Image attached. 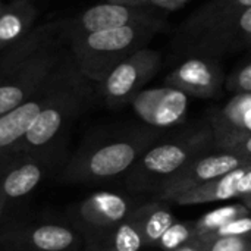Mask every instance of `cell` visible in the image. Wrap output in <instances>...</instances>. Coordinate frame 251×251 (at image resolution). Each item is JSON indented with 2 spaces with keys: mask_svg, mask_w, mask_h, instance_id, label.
<instances>
[{
  "mask_svg": "<svg viewBox=\"0 0 251 251\" xmlns=\"http://www.w3.org/2000/svg\"><path fill=\"white\" fill-rule=\"evenodd\" d=\"M88 81L76 69L66 49L60 65L51 76L46 106L15 151L56 149L60 137L81 115L90 99Z\"/></svg>",
  "mask_w": 251,
  "mask_h": 251,
  "instance_id": "obj_1",
  "label": "cell"
},
{
  "mask_svg": "<svg viewBox=\"0 0 251 251\" xmlns=\"http://www.w3.org/2000/svg\"><path fill=\"white\" fill-rule=\"evenodd\" d=\"M38 18L32 0H10L0 9V51L28 35Z\"/></svg>",
  "mask_w": 251,
  "mask_h": 251,
  "instance_id": "obj_13",
  "label": "cell"
},
{
  "mask_svg": "<svg viewBox=\"0 0 251 251\" xmlns=\"http://www.w3.org/2000/svg\"><path fill=\"white\" fill-rule=\"evenodd\" d=\"M251 215V212L243 204V203H235V204H226L222 207H218L212 212H207L201 215L200 219L196 221V232L197 237H204L207 234H212L226 225L228 222Z\"/></svg>",
  "mask_w": 251,
  "mask_h": 251,
  "instance_id": "obj_18",
  "label": "cell"
},
{
  "mask_svg": "<svg viewBox=\"0 0 251 251\" xmlns=\"http://www.w3.org/2000/svg\"><path fill=\"white\" fill-rule=\"evenodd\" d=\"M222 153H232V154H237V156L244 157L247 160H251V135L241 140V141H238V143H235L234 146L228 147Z\"/></svg>",
  "mask_w": 251,
  "mask_h": 251,
  "instance_id": "obj_23",
  "label": "cell"
},
{
  "mask_svg": "<svg viewBox=\"0 0 251 251\" xmlns=\"http://www.w3.org/2000/svg\"><path fill=\"white\" fill-rule=\"evenodd\" d=\"M6 203L0 199V224H1V219H3V213H4V210H6Z\"/></svg>",
  "mask_w": 251,
  "mask_h": 251,
  "instance_id": "obj_29",
  "label": "cell"
},
{
  "mask_svg": "<svg viewBox=\"0 0 251 251\" xmlns=\"http://www.w3.org/2000/svg\"><path fill=\"white\" fill-rule=\"evenodd\" d=\"M251 234V215L243 216V218H237L231 222H228L226 225H224L222 228H219L218 231L207 234L204 237H199V238H222V237H240V235H249Z\"/></svg>",
  "mask_w": 251,
  "mask_h": 251,
  "instance_id": "obj_22",
  "label": "cell"
},
{
  "mask_svg": "<svg viewBox=\"0 0 251 251\" xmlns=\"http://www.w3.org/2000/svg\"><path fill=\"white\" fill-rule=\"evenodd\" d=\"M57 157V147L3 156L0 159V199L6 206L29 196L56 168Z\"/></svg>",
  "mask_w": 251,
  "mask_h": 251,
  "instance_id": "obj_6",
  "label": "cell"
},
{
  "mask_svg": "<svg viewBox=\"0 0 251 251\" xmlns=\"http://www.w3.org/2000/svg\"><path fill=\"white\" fill-rule=\"evenodd\" d=\"M63 46L60 35L21 65L0 72V116L26 101L50 79L66 53Z\"/></svg>",
  "mask_w": 251,
  "mask_h": 251,
  "instance_id": "obj_4",
  "label": "cell"
},
{
  "mask_svg": "<svg viewBox=\"0 0 251 251\" xmlns=\"http://www.w3.org/2000/svg\"><path fill=\"white\" fill-rule=\"evenodd\" d=\"M137 206L124 194L97 191L71 209L69 222L87 238L126 221Z\"/></svg>",
  "mask_w": 251,
  "mask_h": 251,
  "instance_id": "obj_8",
  "label": "cell"
},
{
  "mask_svg": "<svg viewBox=\"0 0 251 251\" xmlns=\"http://www.w3.org/2000/svg\"><path fill=\"white\" fill-rule=\"evenodd\" d=\"M178 78L182 84L201 91H207L213 85V76L210 69L204 62L197 59L184 63L178 71Z\"/></svg>",
  "mask_w": 251,
  "mask_h": 251,
  "instance_id": "obj_19",
  "label": "cell"
},
{
  "mask_svg": "<svg viewBox=\"0 0 251 251\" xmlns=\"http://www.w3.org/2000/svg\"><path fill=\"white\" fill-rule=\"evenodd\" d=\"M143 247L140 232L126 219L106 231L84 238L82 251H141Z\"/></svg>",
  "mask_w": 251,
  "mask_h": 251,
  "instance_id": "obj_16",
  "label": "cell"
},
{
  "mask_svg": "<svg viewBox=\"0 0 251 251\" xmlns=\"http://www.w3.org/2000/svg\"><path fill=\"white\" fill-rule=\"evenodd\" d=\"M247 165H251V160L232 153H206L193 159L178 172L160 182L151 194L159 201L174 203L182 194Z\"/></svg>",
  "mask_w": 251,
  "mask_h": 251,
  "instance_id": "obj_7",
  "label": "cell"
},
{
  "mask_svg": "<svg viewBox=\"0 0 251 251\" xmlns=\"http://www.w3.org/2000/svg\"><path fill=\"white\" fill-rule=\"evenodd\" d=\"M196 238H197L196 221L194 222H175L163 234L157 246L162 251H175Z\"/></svg>",
  "mask_w": 251,
  "mask_h": 251,
  "instance_id": "obj_20",
  "label": "cell"
},
{
  "mask_svg": "<svg viewBox=\"0 0 251 251\" xmlns=\"http://www.w3.org/2000/svg\"><path fill=\"white\" fill-rule=\"evenodd\" d=\"M240 25L244 31L251 32V6L243 13L241 19H240Z\"/></svg>",
  "mask_w": 251,
  "mask_h": 251,
  "instance_id": "obj_27",
  "label": "cell"
},
{
  "mask_svg": "<svg viewBox=\"0 0 251 251\" xmlns=\"http://www.w3.org/2000/svg\"><path fill=\"white\" fill-rule=\"evenodd\" d=\"M213 131L206 129L150 147L125 174V187L132 193H153L188 162L213 149Z\"/></svg>",
  "mask_w": 251,
  "mask_h": 251,
  "instance_id": "obj_3",
  "label": "cell"
},
{
  "mask_svg": "<svg viewBox=\"0 0 251 251\" xmlns=\"http://www.w3.org/2000/svg\"><path fill=\"white\" fill-rule=\"evenodd\" d=\"M165 203L156 200L138 204L128 218L140 232L144 247L157 246L163 234L176 222L174 213Z\"/></svg>",
  "mask_w": 251,
  "mask_h": 251,
  "instance_id": "obj_14",
  "label": "cell"
},
{
  "mask_svg": "<svg viewBox=\"0 0 251 251\" xmlns=\"http://www.w3.org/2000/svg\"><path fill=\"white\" fill-rule=\"evenodd\" d=\"M3 4H4V1H3V0H0V9L3 7Z\"/></svg>",
  "mask_w": 251,
  "mask_h": 251,
  "instance_id": "obj_31",
  "label": "cell"
},
{
  "mask_svg": "<svg viewBox=\"0 0 251 251\" xmlns=\"http://www.w3.org/2000/svg\"><path fill=\"white\" fill-rule=\"evenodd\" d=\"M240 203H243V204L251 212V194L244 196V197H240Z\"/></svg>",
  "mask_w": 251,
  "mask_h": 251,
  "instance_id": "obj_28",
  "label": "cell"
},
{
  "mask_svg": "<svg viewBox=\"0 0 251 251\" xmlns=\"http://www.w3.org/2000/svg\"><path fill=\"white\" fill-rule=\"evenodd\" d=\"M249 166L250 165L238 168L219 178H215L182 194L174 203L179 206H196V204H209L215 201H226L229 199L238 197V184Z\"/></svg>",
  "mask_w": 251,
  "mask_h": 251,
  "instance_id": "obj_15",
  "label": "cell"
},
{
  "mask_svg": "<svg viewBox=\"0 0 251 251\" xmlns=\"http://www.w3.org/2000/svg\"><path fill=\"white\" fill-rule=\"evenodd\" d=\"M237 84H238V87H240L243 91L251 93V63L241 71Z\"/></svg>",
  "mask_w": 251,
  "mask_h": 251,
  "instance_id": "obj_25",
  "label": "cell"
},
{
  "mask_svg": "<svg viewBox=\"0 0 251 251\" xmlns=\"http://www.w3.org/2000/svg\"><path fill=\"white\" fill-rule=\"evenodd\" d=\"M131 10L119 3H101L88 7L75 18L60 21L62 37L66 43L71 38L128 25Z\"/></svg>",
  "mask_w": 251,
  "mask_h": 251,
  "instance_id": "obj_11",
  "label": "cell"
},
{
  "mask_svg": "<svg viewBox=\"0 0 251 251\" xmlns=\"http://www.w3.org/2000/svg\"><path fill=\"white\" fill-rule=\"evenodd\" d=\"M175 251H207V250H206L204 243L197 237L196 240H193V241H190V243L184 244L182 247L176 249Z\"/></svg>",
  "mask_w": 251,
  "mask_h": 251,
  "instance_id": "obj_26",
  "label": "cell"
},
{
  "mask_svg": "<svg viewBox=\"0 0 251 251\" xmlns=\"http://www.w3.org/2000/svg\"><path fill=\"white\" fill-rule=\"evenodd\" d=\"M154 140V135L146 132L82 147L62 168L59 179L66 184L91 185L125 176Z\"/></svg>",
  "mask_w": 251,
  "mask_h": 251,
  "instance_id": "obj_2",
  "label": "cell"
},
{
  "mask_svg": "<svg viewBox=\"0 0 251 251\" xmlns=\"http://www.w3.org/2000/svg\"><path fill=\"white\" fill-rule=\"evenodd\" d=\"M207 251H251V234L240 237L200 238Z\"/></svg>",
  "mask_w": 251,
  "mask_h": 251,
  "instance_id": "obj_21",
  "label": "cell"
},
{
  "mask_svg": "<svg viewBox=\"0 0 251 251\" xmlns=\"http://www.w3.org/2000/svg\"><path fill=\"white\" fill-rule=\"evenodd\" d=\"M140 79V69L132 62L118 63L106 76L101 79V93L110 104H119L128 100Z\"/></svg>",
  "mask_w": 251,
  "mask_h": 251,
  "instance_id": "obj_17",
  "label": "cell"
},
{
  "mask_svg": "<svg viewBox=\"0 0 251 251\" xmlns=\"http://www.w3.org/2000/svg\"><path fill=\"white\" fill-rule=\"evenodd\" d=\"M251 135V94L235 99L213 125V149L225 151L228 147Z\"/></svg>",
  "mask_w": 251,
  "mask_h": 251,
  "instance_id": "obj_12",
  "label": "cell"
},
{
  "mask_svg": "<svg viewBox=\"0 0 251 251\" xmlns=\"http://www.w3.org/2000/svg\"><path fill=\"white\" fill-rule=\"evenodd\" d=\"M135 113L149 125L168 128L182 121L187 112L188 100L182 90L160 88L140 93L134 97Z\"/></svg>",
  "mask_w": 251,
  "mask_h": 251,
  "instance_id": "obj_9",
  "label": "cell"
},
{
  "mask_svg": "<svg viewBox=\"0 0 251 251\" xmlns=\"http://www.w3.org/2000/svg\"><path fill=\"white\" fill-rule=\"evenodd\" d=\"M241 4H246V6H251V0H238Z\"/></svg>",
  "mask_w": 251,
  "mask_h": 251,
  "instance_id": "obj_30",
  "label": "cell"
},
{
  "mask_svg": "<svg viewBox=\"0 0 251 251\" xmlns=\"http://www.w3.org/2000/svg\"><path fill=\"white\" fill-rule=\"evenodd\" d=\"M51 76L32 97L0 116V159L16 150L38 118L49 97Z\"/></svg>",
  "mask_w": 251,
  "mask_h": 251,
  "instance_id": "obj_10",
  "label": "cell"
},
{
  "mask_svg": "<svg viewBox=\"0 0 251 251\" xmlns=\"http://www.w3.org/2000/svg\"><path fill=\"white\" fill-rule=\"evenodd\" d=\"M84 238L68 221L16 222L0 228V251H82Z\"/></svg>",
  "mask_w": 251,
  "mask_h": 251,
  "instance_id": "obj_5",
  "label": "cell"
},
{
  "mask_svg": "<svg viewBox=\"0 0 251 251\" xmlns=\"http://www.w3.org/2000/svg\"><path fill=\"white\" fill-rule=\"evenodd\" d=\"M251 194V165L247 168V171L244 172V175L240 179L238 184V199Z\"/></svg>",
  "mask_w": 251,
  "mask_h": 251,
  "instance_id": "obj_24",
  "label": "cell"
}]
</instances>
